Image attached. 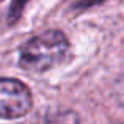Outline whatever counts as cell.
Here are the masks:
<instances>
[{
    "label": "cell",
    "mask_w": 124,
    "mask_h": 124,
    "mask_svg": "<svg viewBox=\"0 0 124 124\" xmlns=\"http://www.w3.org/2000/svg\"><path fill=\"white\" fill-rule=\"evenodd\" d=\"M115 96L118 99V102L124 107V76L116 82V88H115Z\"/></svg>",
    "instance_id": "obj_5"
},
{
    "label": "cell",
    "mask_w": 124,
    "mask_h": 124,
    "mask_svg": "<svg viewBox=\"0 0 124 124\" xmlns=\"http://www.w3.org/2000/svg\"><path fill=\"white\" fill-rule=\"evenodd\" d=\"M33 105L31 93L17 79H0V118L16 119L27 115Z\"/></svg>",
    "instance_id": "obj_2"
},
{
    "label": "cell",
    "mask_w": 124,
    "mask_h": 124,
    "mask_svg": "<svg viewBox=\"0 0 124 124\" xmlns=\"http://www.w3.org/2000/svg\"><path fill=\"white\" fill-rule=\"evenodd\" d=\"M36 124H82L80 118L74 110L69 108H54L46 110L36 118Z\"/></svg>",
    "instance_id": "obj_3"
},
{
    "label": "cell",
    "mask_w": 124,
    "mask_h": 124,
    "mask_svg": "<svg viewBox=\"0 0 124 124\" xmlns=\"http://www.w3.org/2000/svg\"><path fill=\"white\" fill-rule=\"evenodd\" d=\"M69 50L66 35L50 30L31 38L22 46L19 66L28 72H46L64 60Z\"/></svg>",
    "instance_id": "obj_1"
},
{
    "label": "cell",
    "mask_w": 124,
    "mask_h": 124,
    "mask_svg": "<svg viewBox=\"0 0 124 124\" xmlns=\"http://www.w3.org/2000/svg\"><path fill=\"white\" fill-rule=\"evenodd\" d=\"M28 0H14L9 6V13H8V24H14L19 19V16L22 14V9H24L25 3Z\"/></svg>",
    "instance_id": "obj_4"
}]
</instances>
